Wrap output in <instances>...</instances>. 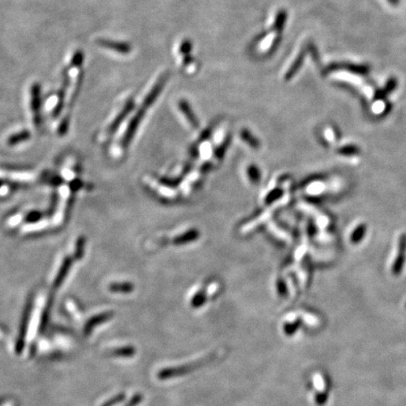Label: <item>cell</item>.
Listing matches in <instances>:
<instances>
[{"mask_svg":"<svg viewBox=\"0 0 406 406\" xmlns=\"http://www.w3.org/2000/svg\"><path fill=\"white\" fill-rule=\"evenodd\" d=\"M31 110L33 112V119L36 125L41 123V85L34 83L31 87Z\"/></svg>","mask_w":406,"mask_h":406,"instance_id":"obj_1","label":"cell"},{"mask_svg":"<svg viewBox=\"0 0 406 406\" xmlns=\"http://www.w3.org/2000/svg\"><path fill=\"white\" fill-rule=\"evenodd\" d=\"M31 312V303H30V304L27 305V307H26V309H25V312H24V315H23V319H22V323H21L20 329H19V335H18V338H17V341H16V346H15V349H16V353H17V354H20L22 350L24 349Z\"/></svg>","mask_w":406,"mask_h":406,"instance_id":"obj_2","label":"cell"},{"mask_svg":"<svg viewBox=\"0 0 406 406\" xmlns=\"http://www.w3.org/2000/svg\"><path fill=\"white\" fill-rule=\"evenodd\" d=\"M97 43L101 47L118 52L119 54H122V55H128L132 51V45L129 42H125V41H111V40H105V39H99V40H97Z\"/></svg>","mask_w":406,"mask_h":406,"instance_id":"obj_3","label":"cell"},{"mask_svg":"<svg viewBox=\"0 0 406 406\" xmlns=\"http://www.w3.org/2000/svg\"><path fill=\"white\" fill-rule=\"evenodd\" d=\"M146 107H148L147 105H142V107L137 111V113L135 114V116L133 118L132 121L130 122V124H129V126H128V129H127V131L125 133V135H124V138H123V143L124 144H127V143L129 142L130 140H131V138L133 137V135H134V133L135 132V130H136V128H137V126H138V124H139V122L141 121V119H142L143 116H144V113H145V109H146Z\"/></svg>","mask_w":406,"mask_h":406,"instance_id":"obj_4","label":"cell"},{"mask_svg":"<svg viewBox=\"0 0 406 406\" xmlns=\"http://www.w3.org/2000/svg\"><path fill=\"white\" fill-rule=\"evenodd\" d=\"M112 316H113L112 312H105V313H102V314L94 316L91 320H89L88 323L85 325L84 334L86 336L89 335L95 326L101 325L102 323H103V322L108 321L109 319H111Z\"/></svg>","mask_w":406,"mask_h":406,"instance_id":"obj_5","label":"cell"},{"mask_svg":"<svg viewBox=\"0 0 406 406\" xmlns=\"http://www.w3.org/2000/svg\"><path fill=\"white\" fill-rule=\"evenodd\" d=\"M134 107V101L132 99L128 100L126 102V103L124 104V107L122 108V112L117 116V118L114 120V122H112L108 131L110 133H113L118 127L119 125L122 123V121L124 120V118L127 116V114H129V112L131 111Z\"/></svg>","mask_w":406,"mask_h":406,"instance_id":"obj_6","label":"cell"},{"mask_svg":"<svg viewBox=\"0 0 406 406\" xmlns=\"http://www.w3.org/2000/svg\"><path fill=\"white\" fill-rule=\"evenodd\" d=\"M71 261L70 258H66L63 262V264L61 265V270L59 272V274L56 277V280L54 282V287L55 288H59L61 286V283L63 282L66 274L68 273L70 267H71Z\"/></svg>","mask_w":406,"mask_h":406,"instance_id":"obj_7","label":"cell"},{"mask_svg":"<svg viewBox=\"0 0 406 406\" xmlns=\"http://www.w3.org/2000/svg\"><path fill=\"white\" fill-rule=\"evenodd\" d=\"M109 290L114 293H131L134 290V286L128 282L113 283L109 286Z\"/></svg>","mask_w":406,"mask_h":406,"instance_id":"obj_8","label":"cell"},{"mask_svg":"<svg viewBox=\"0 0 406 406\" xmlns=\"http://www.w3.org/2000/svg\"><path fill=\"white\" fill-rule=\"evenodd\" d=\"M400 246H401V253H400V256H398V259H397L396 262H395V265H394V271L398 273V272H400V270H401V268H402V266H403V263H404V254H405V250H406V238H403L402 240H401V244H400Z\"/></svg>","mask_w":406,"mask_h":406,"instance_id":"obj_9","label":"cell"},{"mask_svg":"<svg viewBox=\"0 0 406 406\" xmlns=\"http://www.w3.org/2000/svg\"><path fill=\"white\" fill-rule=\"evenodd\" d=\"M83 62H84V52H82L81 50L75 51L71 58V63H70L71 68H81Z\"/></svg>","mask_w":406,"mask_h":406,"instance_id":"obj_10","label":"cell"},{"mask_svg":"<svg viewBox=\"0 0 406 406\" xmlns=\"http://www.w3.org/2000/svg\"><path fill=\"white\" fill-rule=\"evenodd\" d=\"M30 133L28 131H23V132L18 133L16 135H11L10 138L8 139V142L10 145H14L17 143L21 142V141H25L28 138H30Z\"/></svg>","mask_w":406,"mask_h":406,"instance_id":"obj_11","label":"cell"},{"mask_svg":"<svg viewBox=\"0 0 406 406\" xmlns=\"http://www.w3.org/2000/svg\"><path fill=\"white\" fill-rule=\"evenodd\" d=\"M135 354V349L133 347H123L115 349L111 352V355L114 356H122V357H128Z\"/></svg>","mask_w":406,"mask_h":406,"instance_id":"obj_12","label":"cell"},{"mask_svg":"<svg viewBox=\"0 0 406 406\" xmlns=\"http://www.w3.org/2000/svg\"><path fill=\"white\" fill-rule=\"evenodd\" d=\"M84 244H85V241H84L83 238L78 239L77 244H76V252H75V256H76L77 259H80L82 256H83V252H84Z\"/></svg>","mask_w":406,"mask_h":406,"instance_id":"obj_13","label":"cell"},{"mask_svg":"<svg viewBox=\"0 0 406 406\" xmlns=\"http://www.w3.org/2000/svg\"><path fill=\"white\" fill-rule=\"evenodd\" d=\"M364 233H365V228L364 227H359L357 230H356V232H355V235H354V237H353V240L355 241V242H357L360 238H362V236L364 235ZM353 241V242H354Z\"/></svg>","mask_w":406,"mask_h":406,"instance_id":"obj_14","label":"cell"},{"mask_svg":"<svg viewBox=\"0 0 406 406\" xmlns=\"http://www.w3.org/2000/svg\"><path fill=\"white\" fill-rule=\"evenodd\" d=\"M68 125H69V120L66 118V119L63 120V122L60 126V134H64L66 132L67 128H68Z\"/></svg>","mask_w":406,"mask_h":406,"instance_id":"obj_15","label":"cell"},{"mask_svg":"<svg viewBox=\"0 0 406 406\" xmlns=\"http://www.w3.org/2000/svg\"><path fill=\"white\" fill-rule=\"evenodd\" d=\"M123 398H124V396H123V395H121V396L117 397V398H115V399H113V400H111L110 402H108V403L104 404V405H103V406H114V405H116V404H118V403L122 402V400H123Z\"/></svg>","mask_w":406,"mask_h":406,"instance_id":"obj_16","label":"cell"},{"mask_svg":"<svg viewBox=\"0 0 406 406\" xmlns=\"http://www.w3.org/2000/svg\"><path fill=\"white\" fill-rule=\"evenodd\" d=\"M40 216H41V214H40V213H37V212H33V213H31L29 214V216H28V220H29V221H34V220L39 219V218H40Z\"/></svg>","mask_w":406,"mask_h":406,"instance_id":"obj_17","label":"cell"},{"mask_svg":"<svg viewBox=\"0 0 406 406\" xmlns=\"http://www.w3.org/2000/svg\"><path fill=\"white\" fill-rule=\"evenodd\" d=\"M139 402H140V396L134 397L131 400V402L129 403V405H127L126 406H135Z\"/></svg>","mask_w":406,"mask_h":406,"instance_id":"obj_18","label":"cell"},{"mask_svg":"<svg viewBox=\"0 0 406 406\" xmlns=\"http://www.w3.org/2000/svg\"><path fill=\"white\" fill-rule=\"evenodd\" d=\"M389 3H391V4H393V5H397V4H399V2H400V0H387Z\"/></svg>","mask_w":406,"mask_h":406,"instance_id":"obj_19","label":"cell"}]
</instances>
